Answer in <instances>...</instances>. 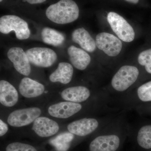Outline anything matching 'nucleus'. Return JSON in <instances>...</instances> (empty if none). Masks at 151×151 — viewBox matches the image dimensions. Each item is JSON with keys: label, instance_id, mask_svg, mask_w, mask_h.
<instances>
[{"label": "nucleus", "instance_id": "14", "mask_svg": "<svg viewBox=\"0 0 151 151\" xmlns=\"http://www.w3.org/2000/svg\"><path fill=\"white\" fill-rule=\"evenodd\" d=\"M68 53L70 62L78 70L86 69L91 62V57L86 51L73 45L69 47Z\"/></svg>", "mask_w": 151, "mask_h": 151}, {"label": "nucleus", "instance_id": "5", "mask_svg": "<svg viewBox=\"0 0 151 151\" xmlns=\"http://www.w3.org/2000/svg\"><path fill=\"white\" fill-rule=\"evenodd\" d=\"M26 53L30 63L37 67H50L57 58L55 52L46 47H33L27 50Z\"/></svg>", "mask_w": 151, "mask_h": 151}, {"label": "nucleus", "instance_id": "22", "mask_svg": "<svg viewBox=\"0 0 151 151\" xmlns=\"http://www.w3.org/2000/svg\"><path fill=\"white\" fill-rule=\"evenodd\" d=\"M139 64L145 66L146 71L151 74V48L141 52L138 57Z\"/></svg>", "mask_w": 151, "mask_h": 151}, {"label": "nucleus", "instance_id": "8", "mask_svg": "<svg viewBox=\"0 0 151 151\" xmlns=\"http://www.w3.org/2000/svg\"><path fill=\"white\" fill-rule=\"evenodd\" d=\"M7 56L19 73L26 76L29 75L31 73L30 62L26 53L22 49L19 47H12L8 52Z\"/></svg>", "mask_w": 151, "mask_h": 151}, {"label": "nucleus", "instance_id": "25", "mask_svg": "<svg viewBox=\"0 0 151 151\" xmlns=\"http://www.w3.org/2000/svg\"><path fill=\"white\" fill-rule=\"evenodd\" d=\"M8 131V127L2 120H0V136H4Z\"/></svg>", "mask_w": 151, "mask_h": 151}, {"label": "nucleus", "instance_id": "18", "mask_svg": "<svg viewBox=\"0 0 151 151\" xmlns=\"http://www.w3.org/2000/svg\"><path fill=\"white\" fill-rule=\"evenodd\" d=\"M73 69L72 65L66 62L59 63L57 68L49 76L52 82H59L63 84L69 83L73 75Z\"/></svg>", "mask_w": 151, "mask_h": 151}, {"label": "nucleus", "instance_id": "17", "mask_svg": "<svg viewBox=\"0 0 151 151\" xmlns=\"http://www.w3.org/2000/svg\"><path fill=\"white\" fill-rule=\"evenodd\" d=\"M90 95L89 89L83 86L69 87L64 89L61 94V97L63 100L76 103L86 101Z\"/></svg>", "mask_w": 151, "mask_h": 151}, {"label": "nucleus", "instance_id": "13", "mask_svg": "<svg viewBox=\"0 0 151 151\" xmlns=\"http://www.w3.org/2000/svg\"><path fill=\"white\" fill-rule=\"evenodd\" d=\"M45 86L31 78L25 77L19 85V92L26 98H34L40 96L44 92Z\"/></svg>", "mask_w": 151, "mask_h": 151}, {"label": "nucleus", "instance_id": "11", "mask_svg": "<svg viewBox=\"0 0 151 151\" xmlns=\"http://www.w3.org/2000/svg\"><path fill=\"white\" fill-rule=\"evenodd\" d=\"M99 123L94 119L84 118L71 122L68 126V130L73 134L84 137L91 134L97 129Z\"/></svg>", "mask_w": 151, "mask_h": 151}, {"label": "nucleus", "instance_id": "15", "mask_svg": "<svg viewBox=\"0 0 151 151\" xmlns=\"http://www.w3.org/2000/svg\"><path fill=\"white\" fill-rule=\"evenodd\" d=\"M18 93L14 87L7 81H0V102L7 107L15 105L18 101Z\"/></svg>", "mask_w": 151, "mask_h": 151}, {"label": "nucleus", "instance_id": "21", "mask_svg": "<svg viewBox=\"0 0 151 151\" xmlns=\"http://www.w3.org/2000/svg\"><path fill=\"white\" fill-rule=\"evenodd\" d=\"M137 142L143 148H151V125H147L141 128L138 132Z\"/></svg>", "mask_w": 151, "mask_h": 151}, {"label": "nucleus", "instance_id": "26", "mask_svg": "<svg viewBox=\"0 0 151 151\" xmlns=\"http://www.w3.org/2000/svg\"><path fill=\"white\" fill-rule=\"evenodd\" d=\"M24 1L31 4H41L44 2L46 0H24Z\"/></svg>", "mask_w": 151, "mask_h": 151}, {"label": "nucleus", "instance_id": "12", "mask_svg": "<svg viewBox=\"0 0 151 151\" xmlns=\"http://www.w3.org/2000/svg\"><path fill=\"white\" fill-rule=\"evenodd\" d=\"M32 130L39 137H47L56 134L59 127L55 121L47 117H40L34 122Z\"/></svg>", "mask_w": 151, "mask_h": 151}, {"label": "nucleus", "instance_id": "16", "mask_svg": "<svg viewBox=\"0 0 151 151\" xmlns=\"http://www.w3.org/2000/svg\"><path fill=\"white\" fill-rule=\"evenodd\" d=\"M72 40L86 51L92 52L96 49V42L84 28L75 29L72 34Z\"/></svg>", "mask_w": 151, "mask_h": 151}, {"label": "nucleus", "instance_id": "9", "mask_svg": "<svg viewBox=\"0 0 151 151\" xmlns=\"http://www.w3.org/2000/svg\"><path fill=\"white\" fill-rule=\"evenodd\" d=\"M82 108L78 103L66 101L51 105L48 108V113L52 117L59 119H67L78 113Z\"/></svg>", "mask_w": 151, "mask_h": 151}, {"label": "nucleus", "instance_id": "10", "mask_svg": "<svg viewBox=\"0 0 151 151\" xmlns=\"http://www.w3.org/2000/svg\"><path fill=\"white\" fill-rule=\"evenodd\" d=\"M120 143V139L116 135L99 136L90 143L89 150L116 151L119 148Z\"/></svg>", "mask_w": 151, "mask_h": 151}, {"label": "nucleus", "instance_id": "2", "mask_svg": "<svg viewBox=\"0 0 151 151\" xmlns=\"http://www.w3.org/2000/svg\"><path fill=\"white\" fill-rule=\"evenodd\" d=\"M0 31L8 34L14 31L18 39H27L30 35L28 25L24 20L15 15H5L0 18Z\"/></svg>", "mask_w": 151, "mask_h": 151}, {"label": "nucleus", "instance_id": "1", "mask_svg": "<svg viewBox=\"0 0 151 151\" xmlns=\"http://www.w3.org/2000/svg\"><path fill=\"white\" fill-rule=\"evenodd\" d=\"M79 13L78 6L72 0H60L50 6L45 12L49 19L60 24L75 21L78 18Z\"/></svg>", "mask_w": 151, "mask_h": 151}, {"label": "nucleus", "instance_id": "28", "mask_svg": "<svg viewBox=\"0 0 151 151\" xmlns=\"http://www.w3.org/2000/svg\"><path fill=\"white\" fill-rule=\"evenodd\" d=\"M3 0H0V2L2 1Z\"/></svg>", "mask_w": 151, "mask_h": 151}, {"label": "nucleus", "instance_id": "20", "mask_svg": "<svg viewBox=\"0 0 151 151\" xmlns=\"http://www.w3.org/2000/svg\"><path fill=\"white\" fill-rule=\"evenodd\" d=\"M74 136L72 133L64 132L58 135L50 141L52 145L58 151H66L70 147V143L73 140Z\"/></svg>", "mask_w": 151, "mask_h": 151}, {"label": "nucleus", "instance_id": "3", "mask_svg": "<svg viewBox=\"0 0 151 151\" xmlns=\"http://www.w3.org/2000/svg\"><path fill=\"white\" fill-rule=\"evenodd\" d=\"M107 20L120 40L127 42L134 40L135 35L134 29L123 17L114 12H110L107 15Z\"/></svg>", "mask_w": 151, "mask_h": 151}, {"label": "nucleus", "instance_id": "27", "mask_svg": "<svg viewBox=\"0 0 151 151\" xmlns=\"http://www.w3.org/2000/svg\"><path fill=\"white\" fill-rule=\"evenodd\" d=\"M125 1L134 4H137L139 1V0H125Z\"/></svg>", "mask_w": 151, "mask_h": 151}, {"label": "nucleus", "instance_id": "19", "mask_svg": "<svg viewBox=\"0 0 151 151\" xmlns=\"http://www.w3.org/2000/svg\"><path fill=\"white\" fill-rule=\"evenodd\" d=\"M41 36L43 42L54 46L61 45L65 39L62 33L49 27L44 28L42 31Z\"/></svg>", "mask_w": 151, "mask_h": 151}, {"label": "nucleus", "instance_id": "24", "mask_svg": "<svg viewBox=\"0 0 151 151\" xmlns=\"http://www.w3.org/2000/svg\"><path fill=\"white\" fill-rule=\"evenodd\" d=\"M6 151H37L36 149L28 144L18 142L11 143L7 146Z\"/></svg>", "mask_w": 151, "mask_h": 151}, {"label": "nucleus", "instance_id": "6", "mask_svg": "<svg viewBox=\"0 0 151 151\" xmlns=\"http://www.w3.org/2000/svg\"><path fill=\"white\" fill-rule=\"evenodd\" d=\"M41 113L40 109L36 107L19 109L10 114L7 122L9 124L13 127L27 126L39 117Z\"/></svg>", "mask_w": 151, "mask_h": 151}, {"label": "nucleus", "instance_id": "4", "mask_svg": "<svg viewBox=\"0 0 151 151\" xmlns=\"http://www.w3.org/2000/svg\"><path fill=\"white\" fill-rule=\"evenodd\" d=\"M139 75V70L137 67L132 65H124L113 76L111 85L116 91L123 92L135 83Z\"/></svg>", "mask_w": 151, "mask_h": 151}, {"label": "nucleus", "instance_id": "23", "mask_svg": "<svg viewBox=\"0 0 151 151\" xmlns=\"http://www.w3.org/2000/svg\"><path fill=\"white\" fill-rule=\"evenodd\" d=\"M137 94L140 100L143 102L151 101V81L139 86Z\"/></svg>", "mask_w": 151, "mask_h": 151}, {"label": "nucleus", "instance_id": "7", "mask_svg": "<svg viewBox=\"0 0 151 151\" xmlns=\"http://www.w3.org/2000/svg\"><path fill=\"white\" fill-rule=\"evenodd\" d=\"M97 48L109 56H117L122 48V41L113 35L107 32L98 34L96 37Z\"/></svg>", "mask_w": 151, "mask_h": 151}]
</instances>
